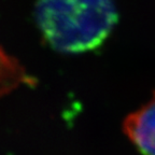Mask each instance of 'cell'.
<instances>
[{"mask_svg": "<svg viewBox=\"0 0 155 155\" xmlns=\"http://www.w3.org/2000/svg\"><path fill=\"white\" fill-rule=\"evenodd\" d=\"M36 21L54 51L80 54L98 48L117 23L113 0H39Z\"/></svg>", "mask_w": 155, "mask_h": 155, "instance_id": "6da1fadb", "label": "cell"}, {"mask_svg": "<svg viewBox=\"0 0 155 155\" xmlns=\"http://www.w3.org/2000/svg\"><path fill=\"white\" fill-rule=\"evenodd\" d=\"M123 130L141 155H155V92L147 104L126 117Z\"/></svg>", "mask_w": 155, "mask_h": 155, "instance_id": "7a4b0ae2", "label": "cell"}]
</instances>
